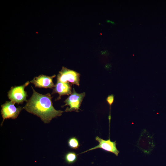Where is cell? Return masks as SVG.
<instances>
[{
	"mask_svg": "<svg viewBox=\"0 0 166 166\" xmlns=\"http://www.w3.org/2000/svg\"><path fill=\"white\" fill-rule=\"evenodd\" d=\"M31 87L33 93L23 109L40 117L45 123H49L53 118L62 115L63 111L57 110L53 107V97L49 93L41 94L36 91L32 86Z\"/></svg>",
	"mask_w": 166,
	"mask_h": 166,
	"instance_id": "cell-1",
	"label": "cell"
},
{
	"mask_svg": "<svg viewBox=\"0 0 166 166\" xmlns=\"http://www.w3.org/2000/svg\"><path fill=\"white\" fill-rule=\"evenodd\" d=\"M85 93L83 92L81 93H77L73 88V91L71 94L64 101L65 105L62 106H69L65 110L66 112L75 111L79 112L83 100L85 97Z\"/></svg>",
	"mask_w": 166,
	"mask_h": 166,
	"instance_id": "cell-2",
	"label": "cell"
},
{
	"mask_svg": "<svg viewBox=\"0 0 166 166\" xmlns=\"http://www.w3.org/2000/svg\"><path fill=\"white\" fill-rule=\"evenodd\" d=\"M30 84L27 81L24 84L19 86L11 87L8 93V98L14 103L20 104L25 101H27V93L25 90V88Z\"/></svg>",
	"mask_w": 166,
	"mask_h": 166,
	"instance_id": "cell-3",
	"label": "cell"
},
{
	"mask_svg": "<svg viewBox=\"0 0 166 166\" xmlns=\"http://www.w3.org/2000/svg\"><path fill=\"white\" fill-rule=\"evenodd\" d=\"M80 74L73 70L63 67L57 75V81L62 82H70L79 86Z\"/></svg>",
	"mask_w": 166,
	"mask_h": 166,
	"instance_id": "cell-4",
	"label": "cell"
},
{
	"mask_svg": "<svg viewBox=\"0 0 166 166\" xmlns=\"http://www.w3.org/2000/svg\"><path fill=\"white\" fill-rule=\"evenodd\" d=\"M138 148L145 153H151L155 146L152 136L146 130H143L137 142Z\"/></svg>",
	"mask_w": 166,
	"mask_h": 166,
	"instance_id": "cell-5",
	"label": "cell"
},
{
	"mask_svg": "<svg viewBox=\"0 0 166 166\" xmlns=\"http://www.w3.org/2000/svg\"><path fill=\"white\" fill-rule=\"evenodd\" d=\"M15 103L11 101H6L3 104L1 105V113L3 118V121L1 125H2L5 119L16 118L23 108L21 107H16Z\"/></svg>",
	"mask_w": 166,
	"mask_h": 166,
	"instance_id": "cell-6",
	"label": "cell"
},
{
	"mask_svg": "<svg viewBox=\"0 0 166 166\" xmlns=\"http://www.w3.org/2000/svg\"><path fill=\"white\" fill-rule=\"evenodd\" d=\"M95 140L99 142V144L98 145L82 152L80 154L93 150L100 148L103 149L105 151L113 153L116 156H118L120 152L117 148L116 141H112L109 138L108 140H105L100 138L98 136H97L96 137Z\"/></svg>",
	"mask_w": 166,
	"mask_h": 166,
	"instance_id": "cell-7",
	"label": "cell"
},
{
	"mask_svg": "<svg viewBox=\"0 0 166 166\" xmlns=\"http://www.w3.org/2000/svg\"><path fill=\"white\" fill-rule=\"evenodd\" d=\"M55 77V75L51 76L41 75L34 77L30 81V82L33 84L36 87L52 88L55 86L53 81V79Z\"/></svg>",
	"mask_w": 166,
	"mask_h": 166,
	"instance_id": "cell-8",
	"label": "cell"
},
{
	"mask_svg": "<svg viewBox=\"0 0 166 166\" xmlns=\"http://www.w3.org/2000/svg\"><path fill=\"white\" fill-rule=\"evenodd\" d=\"M71 85L69 82L64 83L57 81L52 94L58 93L59 97L57 100L61 99V96L70 95L72 93Z\"/></svg>",
	"mask_w": 166,
	"mask_h": 166,
	"instance_id": "cell-9",
	"label": "cell"
},
{
	"mask_svg": "<svg viewBox=\"0 0 166 166\" xmlns=\"http://www.w3.org/2000/svg\"><path fill=\"white\" fill-rule=\"evenodd\" d=\"M78 156L73 152L67 153L64 157L65 162L68 164H72L75 163L77 159Z\"/></svg>",
	"mask_w": 166,
	"mask_h": 166,
	"instance_id": "cell-10",
	"label": "cell"
},
{
	"mask_svg": "<svg viewBox=\"0 0 166 166\" xmlns=\"http://www.w3.org/2000/svg\"><path fill=\"white\" fill-rule=\"evenodd\" d=\"M68 144L69 147L73 149H77L80 146L78 140L75 137H72L69 138Z\"/></svg>",
	"mask_w": 166,
	"mask_h": 166,
	"instance_id": "cell-11",
	"label": "cell"
},
{
	"mask_svg": "<svg viewBox=\"0 0 166 166\" xmlns=\"http://www.w3.org/2000/svg\"><path fill=\"white\" fill-rule=\"evenodd\" d=\"M114 100V96L113 95H109L107 98L106 101L109 104L110 107L113 104Z\"/></svg>",
	"mask_w": 166,
	"mask_h": 166,
	"instance_id": "cell-12",
	"label": "cell"
}]
</instances>
